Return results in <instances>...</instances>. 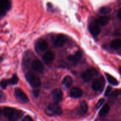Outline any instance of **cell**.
<instances>
[{
  "instance_id": "obj_13",
  "label": "cell",
  "mask_w": 121,
  "mask_h": 121,
  "mask_svg": "<svg viewBox=\"0 0 121 121\" xmlns=\"http://www.w3.org/2000/svg\"><path fill=\"white\" fill-rule=\"evenodd\" d=\"M82 57V53L80 51H78L73 55L69 56L68 57V60L71 62L76 63H78V61H80Z\"/></svg>"
},
{
  "instance_id": "obj_22",
  "label": "cell",
  "mask_w": 121,
  "mask_h": 121,
  "mask_svg": "<svg viewBox=\"0 0 121 121\" xmlns=\"http://www.w3.org/2000/svg\"><path fill=\"white\" fill-rule=\"evenodd\" d=\"M111 11V9L109 7H102L99 9V12L101 14H109Z\"/></svg>"
},
{
  "instance_id": "obj_10",
  "label": "cell",
  "mask_w": 121,
  "mask_h": 121,
  "mask_svg": "<svg viewBox=\"0 0 121 121\" xmlns=\"http://www.w3.org/2000/svg\"><path fill=\"white\" fill-rule=\"evenodd\" d=\"M31 67L34 71L39 73L42 72L44 69V66L42 62L37 59L33 60L31 63Z\"/></svg>"
},
{
  "instance_id": "obj_9",
  "label": "cell",
  "mask_w": 121,
  "mask_h": 121,
  "mask_svg": "<svg viewBox=\"0 0 121 121\" xmlns=\"http://www.w3.org/2000/svg\"><path fill=\"white\" fill-rule=\"evenodd\" d=\"M54 59H55V54L52 51L47 52L43 56V61L47 65H49V64L52 63L54 61Z\"/></svg>"
},
{
  "instance_id": "obj_27",
  "label": "cell",
  "mask_w": 121,
  "mask_h": 121,
  "mask_svg": "<svg viewBox=\"0 0 121 121\" xmlns=\"http://www.w3.org/2000/svg\"><path fill=\"white\" fill-rule=\"evenodd\" d=\"M22 121H33V119H32V118L30 116L27 115L24 118Z\"/></svg>"
},
{
  "instance_id": "obj_5",
  "label": "cell",
  "mask_w": 121,
  "mask_h": 121,
  "mask_svg": "<svg viewBox=\"0 0 121 121\" xmlns=\"http://www.w3.org/2000/svg\"><path fill=\"white\" fill-rule=\"evenodd\" d=\"M14 93H15V95L18 99H20V100L22 102L24 103H27L29 101V99L27 97V96L26 95V93L21 89L19 88H16L14 91Z\"/></svg>"
},
{
  "instance_id": "obj_11",
  "label": "cell",
  "mask_w": 121,
  "mask_h": 121,
  "mask_svg": "<svg viewBox=\"0 0 121 121\" xmlns=\"http://www.w3.org/2000/svg\"><path fill=\"white\" fill-rule=\"evenodd\" d=\"M66 41H67V37L66 35L63 34H59L56 38L54 41V46L57 47H61L66 43Z\"/></svg>"
},
{
  "instance_id": "obj_29",
  "label": "cell",
  "mask_w": 121,
  "mask_h": 121,
  "mask_svg": "<svg viewBox=\"0 0 121 121\" xmlns=\"http://www.w3.org/2000/svg\"><path fill=\"white\" fill-rule=\"evenodd\" d=\"M33 94L35 96V97H37L39 96V91L37 90V91H33Z\"/></svg>"
},
{
  "instance_id": "obj_2",
  "label": "cell",
  "mask_w": 121,
  "mask_h": 121,
  "mask_svg": "<svg viewBox=\"0 0 121 121\" xmlns=\"http://www.w3.org/2000/svg\"><path fill=\"white\" fill-rule=\"evenodd\" d=\"M26 80H27L30 85L34 88H37L41 85V80L39 77L34 73L29 72L26 74Z\"/></svg>"
},
{
  "instance_id": "obj_23",
  "label": "cell",
  "mask_w": 121,
  "mask_h": 121,
  "mask_svg": "<svg viewBox=\"0 0 121 121\" xmlns=\"http://www.w3.org/2000/svg\"><path fill=\"white\" fill-rule=\"evenodd\" d=\"M9 80H10L11 84H13V85H15V84L17 83L18 82V77L15 74H14V75H13V76L12 77L11 79Z\"/></svg>"
},
{
  "instance_id": "obj_17",
  "label": "cell",
  "mask_w": 121,
  "mask_h": 121,
  "mask_svg": "<svg viewBox=\"0 0 121 121\" xmlns=\"http://www.w3.org/2000/svg\"><path fill=\"white\" fill-rule=\"evenodd\" d=\"M62 84L65 85L66 87H70L73 84V79L70 76H66L63 80Z\"/></svg>"
},
{
  "instance_id": "obj_1",
  "label": "cell",
  "mask_w": 121,
  "mask_h": 121,
  "mask_svg": "<svg viewBox=\"0 0 121 121\" xmlns=\"http://www.w3.org/2000/svg\"><path fill=\"white\" fill-rule=\"evenodd\" d=\"M2 113L9 121H17L22 115L21 111L11 107H5L2 110Z\"/></svg>"
},
{
  "instance_id": "obj_20",
  "label": "cell",
  "mask_w": 121,
  "mask_h": 121,
  "mask_svg": "<svg viewBox=\"0 0 121 121\" xmlns=\"http://www.w3.org/2000/svg\"><path fill=\"white\" fill-rule=\"evenodd\" d=\"M109 111V106L108 105H105L99 111V115L101 117H105L108 114Z\"/></svg>"
},
{
  "instance_id": "obj_4",
  "label": "cell",
  "mask_w": 121,
  "mask_h": 121,
  "mask_svg": "<svg viewBox=\"0 0 121 121\" xmlns=\"http://www.w3.org/2000/svg\"><path fill=\"white\" fill-rule=\"evenodd\" d=\"M52 97L53 100L56 104L60 102L63 99V92L60 89H55L52 92Z\"/></svg>"
},
{
  "instance_id": "obj_21",
  "label": "cell",
  "mask_w": 121,
  "mask_h": 121,
  "mask_svg": "<svg viewBox=\"0 0 121 121\" xmlns=\"http://www.w3.org/2000/svg\"><path fill=\"white\" fill-rule=\"evenodd\" d=\"M106 78H107L108 81L111 85H114V86H117V85H118V80H117V79L115 78L114 77L112 76H111V74L106 73Z\"/></svg>"
},
{
  "instance_id": "obj_8",
  "label": "cell",
  "mask_w": 121,
  "mask_h": 121,
  "mask_svg": "<svg viewBox=\"0 0 121 121\" xmlns=\"http://www.w3.org/2000/svg\"><path fill=\"white\" fill-rule=\"evenodd\" d=\"M48 109L53 114L56 115H60L62 113L61 108L58 105V104H56V103L50 104L48 106Z\"/></svg>"
},
{
  "instance_id": "obj_19",
  "label": "cell",
  "mask_w": 121,
  "mask_h": 121,
  "mask_svg": "<svg viewBox=\"0 0 121 121\" xmlns=\"http://www.w3.org/2000/svg\"><path fill=\"white\" fill-rule=\"evenodd\" d=\"M79 109H80V113L82 115L85 114L87 112V109H88V106H87L86 102L83 100L80 103Z\"/></svg>"
},
{
  "instance_id": "obj_12",
  "label": "cell",
  "mask_w": 121,
  "mask_h": 121,
  "mask_svg": "<svg viewBox=\"0 0 121 121\" xmlns=\"http://www.w3.org/2000/svg\"><path fill=\"white\" fill-rule=\"evenodd\" d=\"M70 95V96L72 97V98L78 99V98L82 96L83 92L81 89H80L79 87H74L71 89Z\"/></svg>"
},
{
  "instance_id": "obj_7",
  "label": "cell",
  "mask_w": 121,
  "mask_h": 121,
  "mask_svg": "<svg viewBox=\"0 0 121 121\" xmlns=\"http://www.w3.org/2000/svg\"><path fill=\"white\" fill-rule=\"evenodd\" d=\"M1 5V15H4L8 11L11 7L10 0H0Z\"/></svg>"
},
{
  "instance_id": "obj_16",
  "label": "cell",
  "mask_w": 121,
  "mask_h": 121,
  "mask_svg": "<svg viewBox=\"0 0 121 121\" xmlns=\"http://www.w3.org/2000/svg\"><path fill=\"white\" fill-rule=\"evenodd\" d=\"M110 18L108 16H103L98 18L95 21V23L98 26H106L109 22Z\"/></svg>"
},
{
  "instance_id": "obj_26",
  "label": "cell",
  "mask_w": 121,
  "mask_h": 121,
  "mask_svg": "<svg viewBox=\"0 0 121 121\" xmlns=\"http://www.w3.org/2000/svg\"><path fill=\"white\" fill-rule=\"evenodd\" d=\"M111 91H112V87H111V86H108L106 91H105V95L106 96H108L111 94Z\"/></svg>"
},
{
  "instance_id": "obj_14",
  "label": "cell",
  "mask_w": 121,
  "mask_h": 121,
  "mask_svg": "<svg viewBox=\"0 0 121 121\" xmlns=\"http://www.w3.org/2000/svg\"><path fill=\"white\" fill-rule=\"evenodd\" d=\"M37 46L38 48L40 51H41V52H44V51L47 50L48 45L46 40L41 39L38 40L37 42Z\"/></svg>"
},
{
  "instance_id": "obj_24",
  "label": "cell",
  "mask_w": 121,
  "mask_h": 121,
  "mask_svg": "<svg viewBox=\"0 0 121 121\" xmlns=\"http://www.w3.org/2000/svg\"><path fill=\"white\" fill-rule=\"evenodd\" d=\"M10 83V80H3L1 81V87L3 89H5L7 87V86L9 85Z\"/></svg>"
},
{
  "instance_id": "obj_15",
  "label": "cell",
  "mask_w": 121,
  "mask_h": 121,
  "mask_svg": "<svg viewBox=\"0 0 121 121\" xmlns=\"http://www.w3.org/2000/svg\"><path fill=\"white\" fill-rule=\"evenodd\" d=\"M89 31L91 34H92V35L96 37L99 35V33H100V28L96 23L93 24H91L89 26Z\"/></svg>"
},
{
  "instance_id": "obj_6",
  "label": "cell",
  "mask_w": 121,
  "mask_h": 121,
  "mask_svg": "<svg viewBox=\"0 0 121 121\" xmlns=\"http://www.w3.org/2000/svg\"><path fill=\"white\" fill-rule=\"evenodd\" d=\"M105 86V80L103 78L102 79H95L93 82L92 85V87L93 90L96 92L100 91L104 88Z\"/></svg>"
},
{
  "instance_id": "obj_25",
  "label": "cell",
  "mask_w": 121,
  "mask_h": 121,
  "mask_svg": "<svg viewBox=\"0 0 121 121\" xmlns=\"http://www.w3.org/2000/svg\"><path fill=\"white\" fill-rule=\"evenodd\" d=\"M104 102H105V99H104V98L100 99L98 100V102H97L96 105V108H99L104 104Z\"/></svg>"
},
{
  "instance_id": "obj_31",
  "label": "cell",
  "mask_w": 121,
  "mask_h": 121,
  "mask_svg": "<svg viewBox=\"0 0 121 121\" xmlns=\"http://www.w3.org/2000/svg\"><path fill=\"white\" fill-rule=\"evenodd\" d=\"M119 73H120V74L121 75V66H120V67H119Z\"/></svg>"
},
{
  "instance_id": "obj_28",
  "label": "cell",
  "mask_w": 121,
  "mask_h": 121,
  "mask_svg": "<svg viewBox=\"0 0 121 121\" xmlns=\"http://www.w3.org/2000/svg\"><path fill=\"white\" fill-rule=\"evenodd\" d=\"M119 93H120V92H119V91H118V90H117V91H115L114 92L112 93V96H118V95L119 94Z\"/></svg>"
},
{
  "instance_id": "obj_18",
  "label": "cell",
  "mask_w": 121,
  "mask_h": 121,
  "mask_svg": "<svg viewBox=\"0 0 121 121\" xmlns=\"http://www.w3.org/2000/svg\"><path fill=\"white\" fill-rule=\"evenodd\" d=\"M111 46L113 49H119L121 48V39H115L111 43Z\"/></svg>"
},
{
  "instance_id": "obj_3",
  "label": "cell",
  "mask_w": 121,
  "mask_h": 121,
  "mask_svg": "<svg viewBox=\"0 0 121 121\" xmlns=\"http://www.w3.org/2000/svg\"><path fill=\"white\" fill-rule=\"evenodd\" d=\"M98 74V71L95 68H90L85 70L81 74V78L86 82H89Z\"/></svg>"
},
{
  "instance_id": "obj_30",
  "label": "cell",
  "mask_w": 121,
  "mask_h": 121,
  "mask_svg": "<svg viewBox=\"0 0 121 121\" xmlns=\"http://www.w3.org/2000/svg\"><path fill=\"white\" fill-rule=\"evenodd\" d=\"M118 17L119 19H121V8H120V9H119V10L118 11Z\"/></svg>"
}]
</instances>
